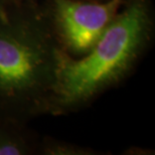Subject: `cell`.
I'll return each mask as SVG.
<instances>
[{
    "label": "cell",
    "mask_w": 155,
    "mask_h": 155,
    "mask_svg": "<svg viewBox=\"0 0 155 155\" xmlns=\"http://www.w3.org/2000/svg\"><path fill=\"white\" fill-rule=\"evenodd\" d=\"M60 51L39 0L0 8V113L26 123L48 115Z\"/></svg>",
    "instance_id": "6da1fadb"
},
{
    "label": "cell",
    "mask_w": 155,
    "mask_h": 155,
    "mask_svg": "<svg viewBox=\"0 0 155 155\" xmlns=\"http://www.w3.org/2000/svg\"><path fill=\"white\" fill-rule=\"evenodd\" d=\"M154 38L152 0H125L94 46L80 58L61 49L48 115L87 107L130 76Z\"/></svg>",
    "instance_id": "7a4b0ae2"
},
{
    "label": "cell",
    "mask_w": 155,
    "mask_h": 155,
    "mask_svg": "<svg viewBox=\"0 0 155 155\" xmlns=\"http://www.w3.org/2000/svg\"><path fill=\"white\" fill-rule=\"evenodd\" d=\"M125 0H43L41 5L60 48L72 58L91 49Z\"/></svg>",
    "instance_id": "3957f363"
},
{
    "label": "cell",
    "mask_w": 155,
    "mask_h": 155,
    "mask_svg": "<svg viewBox=\"0 0 155 155\" xmlns=\"http://www.w3.org/2000/svg\"><path fill=\"white\" fill-rule=\"evenodd\" d=\"M38 140L28 123L0 113V155H36Z\"/></svg>",
    "instance_id": "277c9868"
},
{
    "label": "cell",
    "mask_w": 155,
    "mask_h": 155,
    "mask_svg": "<svg viewBox=\"0 0 155 155\" xmlns=\"http://www.w3.org/2000/svg\"><path fill=\"white\" fill-rule=\"evenodd\" d=\"M101 150L94 149L70 141L51 137L49 135L39 136L36 155H106Z\"/></svg>",
    "instance_id": "5b68a950"
},
{
    "label": "cell",
    "mask_w": 155,
    "mask_h": 155,
    "mask_svg": "<svg viewBox=\"0 0 155 155\" xmlns=\"http://www.w3.org/2000/svg\"><path fill=\"white\" fill-rule=\"evenodd\" d=\"M11 0H0V8L4 7L5 5H7Z\"/></svg>",
    "instance_id": "8992f818"
},
{
    "label": "cell",
    "mask_w": 155,
    "mask_h": 155,
    "mask_svg": "<svg viewBox=\"0 0 155 155\" xmlns=\"http://www.w3.org/2000/svg\"><path fill=\"white\" fill-rule=\"evenodd\" d=\"M97 1H101V0H97Z\"/></svg>",
    "instance_id": "52a82bcc"
}]
</instances>
